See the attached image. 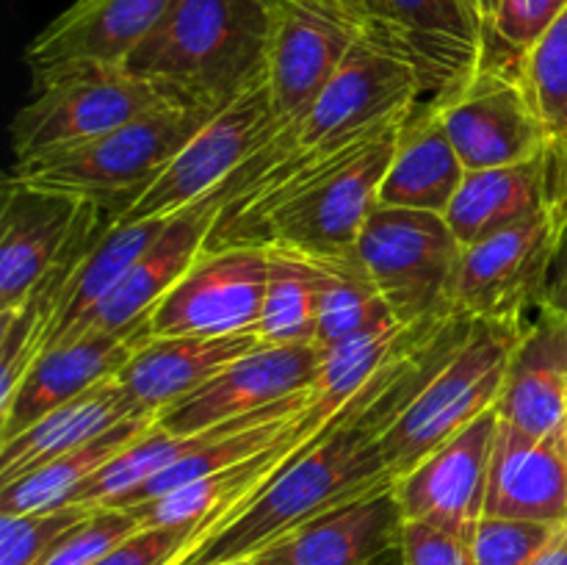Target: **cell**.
I'll use <instances>...</instances> for the list:
<instances>
[{
  "mask_svg": "<svg viewBox=\"0 0 567 565\" xmlns=\"http://www.w3.org/2000/svg\"><path fill=\"white\" fill-rule=\"evenodd\" d=\"M410 114V111H408ZM341 147L308 150L297 127L277 136L210 197L219 210L205 253L233 247L310 255L352 253L391 164L404 116Z\"/></svg>",
  "mask_w": 567,
  "mask_h": 565,
  "instance_id": "6da1fadb",
  "label": "cell"
},
{
  "mask_svg": "<svg viewBox=\"0 0 567 565\" xmlns=\"http://www.w3.org/2000/svg\"><path fill=\"white\" fill-rule=\"evenodd\" d=\"M275 0H172L127 59L177 105L219 114L264 81Z\"/></svg>",
  "mask_w": 567,
  "mask_h": 565,
  "instance_id": "7a4b0ae2",
  "label": "cell"
},
{
  "mask_svg": "<svg viewBox=\"0 0 567 565\" xmlns=\"http://www.w3.org/2000/svg\"><path fill=\"white\" fill-rule=\"evenodd\" d=\"M210 116L203 109L164 105L78 147L14 161L6 181L94 205L116 225Z\"/></svg>",
  "mask_w": 567,
  "mask_h": 565,
  "instance_id": "3957f363",
  "label": "cell"
},
{
  "mask_svg": "<svg viewBox=\"0 0 567 565\" xmlns=\"http://www.w3.org/2000/svg\"><path fill=\"white\" fill-rule=\"evenodd\" d=\"M529 321L474 319L465 341L430 377L413 402L382 432L380 449L391 476L408 474L426 454L496 410L509 355Z\"/></svg>",
  "mask_w": 567,
  "mask_h": 565,
  "instance_id": "277c9868",
  "label": "cell"
},
{
  "mask_svg": "<svg viewBox=\"0 0 567 565\" xmlns=\"http://www.w3.org/2000/svg\"><path fill=\"white\" fill-rule=\"evenodd\" d=\"M177 105L127 66H64L33 78L31 100L11 122L14 161L78 147L138 116Z\"/></svg>",
  "mask_w": 567,
  "mask_h": 565,
  "instance_id": "5b68a950",
  "label": "cell"
},
{
  "mask_svg": "<svg viewBox=\"0 0 567 565\" xmlns=\"http://www.w3.org/2000/svg\"><path fill=\"white\" fill-rule=\"evenodd\" d=\"M354 255L402 325L452 316L463 244L446 216L377 205L354 244Z\"/></svg>",
  "mask_w": 567,
  "mask_h": 565,
  "instance_id": "8992f818",
  "label": "cell"
},
{
  "mask_svg": "<svg viewBox=\"0 0 567 565\" xmlns=\"http://www.w3.org/2000/svg\"><path fill=\"white\" fill-rule=\"evenodd\" d=\"M565 222L548 205L540 214L463 247L452 288V314L468 319L529 321L546 305Z\"/></svg>",
  "mask_w": 567,
  "mask_h": 565,
  "instance_id": "52a82bcc",
  "label": "cell"
},
{
  "mask_svg": "<svg viewBox=\"0 0 567 565\" xmlns=\"http://www.w3.org/2000/svg\"><path fill=\"white\" fill-rule=\"evenodd\" d=\"M266 81L210 116L120 222L172 219L219 192L280 131Z\"/></svg>",
  "mask_w": 567,
  "mask_h": 565,
  "instance_id": "ba28073f",
  "label": "cell"
},
{
  "mask_svg": "<svg viewBox=\"0 0 567 565\" xmlns=\"http://www.w3.org/2000/svg\"><path fill=\"white\" fill-rule=\"evenodd\" d=\"M426 103L441 120L465 172L524 164L548 153V138L518 75V61H487Z\"/></svg>",
  "mask_w": 567,
  "mask_h": 565,
  "instance_id": "9c48e42d",
  "label": "cell"
},
{
  "mask_svg": "<svg viewBox=\"0 0 567 565\" xmlns=\"http://www.w3.org/2000/svg\"><path fill=\"white\" fill-rule=\"evenodd\" d=\"M424 100L419 72L388 44L360 37L297 125V144L308 150L341 147L408 114Z\"/></svg>",
  "mask_w": 567,
  "mask_h": 565,
  "instance_id": "30bf717a",
  "label": "cell"
},
{
  "mask_svg": "<svg viewBox=\"0 0 567 565\" xmlns=\"http://www.w3.org/2000/svg\"><path fill=\"white\" fill-rule=\"evenodd\" d=\"M363 28L324 0H275L264 81L280 125L297 127Z\"/></svg>",
  "mask_w": 567,
  "mask_h": 565,
  "instance_id": "8fae6325",
  "label": "cell"
},
{
  "mask_svg": "<svg viewBox=\"0 0 567 565\" xmlns=\"http://www.w3.org/2000/svg\"><path fill=\"white\" fill-rule=\"evenodd\" d=\"M266 282V249L233 247L203 253L147 316L150 336L255 332Z\"/></svg>",
  "mask_w": 567,
  "mask_h": 565,
  "instance_id": "7c38bea8",
  "label": "cell"
},
{
  "mask_svg": "<svg viewBox=\"0 0 567 565\" xmlns=\"http://www.w3.org/2000/svg\"><path fill=\"white\" fill-rule=\"evenodd\" d=\"M365 37L419 72L424 100L487 64V28L474 0H377Z\"/></svg>",
  "mask_w": 567,
  "mask_h": 565,
  "instance_id": "4fadbf2b",
  "label": "cell"
},
{
  "mask_svg": "<svg viewBox=\"0 0 567 565\" xmlns=\"http://www.w3.org/2000/svg\"><path fill=\"white\" fill-rule=\"evenodd\" d=\"M319 343H260L227 363L219 374L158 413V424L175 435H197L238 415L269 410L308 391L321 369Z\"/></svg>",
  "mask_w": 567,
  "mask_h": 565,
  "instance_id": "5bb4252c",
  "label": "cell"
},
{
  "mask_svg": "<svg viewBox=\"0 0 567 565\" xmlns=\"http://www.w3.org/2000/svg\"><path fill=\"white\" fill-rule=\"evenodd\" d=\"M498 413L491 410L463 432L426 454L408 474L393 480V496L404 521L435 526L474 541L485 515L487 469L496 441Z\"/></svg>",
  "mask_w": 567,
  "mask_h": 565,
  "instance_id": "9a60e30c",
  "label": "cell"
},
{
  "mask_svg": "<svg viewBox=\"0 0 567 565\" xmlns=\"http://www.w3.org/2000/svg\"><path fill=\"white\" fill-rule=\"evenodd\" d=\"M147 336L144 321L131 330H86L50 343L25 371L9 402L0 408V441L20 435L59 404L120 374Z\"/></svg>",
  "mask_w": 567,
  "mask_h": 565,
  "instance_id": "2e32d148",
  "label": "cell"
},
{
  "mask_svg": "<svg viewBox=\"0 0 567 565\" xmlns=\"http://www.w3.org/2000/svg\"><path fill=\"white\" fill-rule=\"evenodd\" d=\"M172 0H75L25 48L31 78L64 66H125Z\"/></svg>",
  "mask_w": 567,
  "mask_h": 565,
  "instance_id": "e0dca14e",
  "label": "cell"
},
{
  "mask_svg": "<svg viewBox=\"0 0 567 565\" xmlns=\"http://www.w3.org/2000/svg\"><path fill=\"white\" fill-rule=\"evenodd\" d=\"M92 205L3 181L0 310L14 308L66 255Z\"/></svg>",
  "mask_w": 567,
  "mask_h": 565,
  "instance_id": "ac0fdd59",
  "label": "cell"
},
{
  "mask_svg": "<svg viewBox=\"0 0 567 565\" xmlns=\"http://www.w3.org/2000/svg\"><path fill=\"white\" fill-rule=\"evenodd\" d=\"M485 515L565 524L567 430L537 438L498 419L487 469Z\"/></svg>",
  "mask_w": 567,
  "mask_h": 565,
  "instance_id": "d6986e66",
  "label": "cell"
},
{
  "mask_svg": "<svg viewBox=\"0 0 567 565\" xmlns=\"http://www.w3.org/2000/svg\"><path fill=\"white\" fill-rule=\"evenodd\" d=\"M402 510L393 485L343 504L236 565H374L399 548Z\"/></svg>",
  "mask_w": 567,
  "mask_h": 565,
  "instance_id": "ffe728a7",
  "label": "cell"
},
{
  "mask_svg": "<svg viewBox=\"0 0 567 565\" xmlns=\"http://www.w3.org/2000/svg\"><path fill=\"white\" fill-rule=\"evenodd\" d=\"M216 210H219V203L214 197H205L203 203L192 205V208L181 210L177 216L166 219L164 230L138 255V260L127 271L125 280L66 338L81 336L86 330L116 332L144 325L147 316L153 314L155 305L164 299V294L205 253V242H208ZM66 338H61V341H66Z\"/></svg>",
  "mask_w": 567,
  "mask_h": 565,
  "instance_id": "44dd1931",
  "label": "cell"
},
{
  "mask_svg": "<svg viewBox=\"0 0 567 565\" xmlns=\"http://www.w3.org/2000/svg\"><path fill=\"white\" fill-rule=\"evenodd\" d=\"M498 419L526 435L546 438L567 430V314L543 305L520 332L502 397Z\"/></svg>",
  "mask_w": 567,
  "mask_h": 565,
  "instance_id": "7402d4cb",
  "label": "cell"
},
{
  "mask_svg": "<svg viewBox=\"0 0 567 565\" xmlns=\"http://www.w3.org/2000/svg\"><path fill=\"white\" fill-rule=\"evenodd\" d=\"M255 347H260L255 332L147 336L122 366L116 380L142 413L158 415Z\"/></svg>",
  "mask_w": 567,
  "mask_h": 565,
  "instance_id": "603a6c76",
  "label": "cell"
},
{
  "mask_svg": "<svg viewBox=\"0 0 567 565\" xmlns=\"http://www.w3.org/2000/svg\"><path fill=\"white\" fill-rule=\"evenodd\" d=\"M465 177L457 150L426 100L410 109L399 127L391 164L377 192V205L446 214Z\"/></svg>",
  "mask_w": 567,
  "mask_h": 565,
  "instance_id": "cb8c5ba5",
  "label": "cell"
},
{
  "mask_svg": "<svg viewBox=\"0 0 567 565\" xmlns=\"http://www.w3.org/2000/svg\"><path fill=\"white\" fill-rule=\"evenodd\" d=\"M133 415L150 413H142L133 404L116 377L78 393L75 399L33 421L20 435L0 441V485H9L17 476L50 463L59 454L83 446Z\"/></svg>",
  "mask_w": 567,
  "mask_h": 565,
  "instance_id": "d4e9b609",
  "label": "cell"
},
{
  "mask_svg": "<svg viewBox=\"0 0 567 565\" xmlns=\"http://www.w3.org/2000/svg\"><path fill=\"white\" fill-rule=\"evenodd\" d=\"M551 205L548 153L524 164L465 172L446 216L463 247L513 227Z\"/></svg>",
  "mask_w": 567,
  "mask_h": 565,
  "instance_id": "484cf974",
  "label": "cell"
},
{
  "mask_svg": "<svg viewBox=\"0 0 567 565\" xmlns=\"http://www.w3.org/2000/svg\"><path fill=\"white\" fill-rule=\"evenodd\" d=\"M155 419L158 415H133L83 446L59 454L50 463L17 476L9 485H0V515L39 513L70 504L86 480H92L127 443L136 441Z\"/></svg>",
  "mask_w": 567,
  "mask_h": 565,
  "instance_id": "4316f807",
  "label": "cell"
},
{
  "mask_svg": "<svg viewBox=\"0 0 567 565\" xmlns=\"http://www.w3.org/2000/svg\"><path fill=\"white\" fill-rule=\"evenodd\" d=\"M166 219H144V222H116L100 236L92 253L83 258L75 280H72L70 299L64 305L59 327H55L50 343L70 336L97 305L111 297L116 286L125 280L127 271L138 260V255L153 244V238L164 230ZM48 343V347H50Z\"/></svg>",
  "mask_w": 567,
  "mask_h": 565,
  "instance_id": "83f0119b",
  "label": "cell"
},
{
  "mask_svg": "<svg viewBox=\"0 0 567 565\" xmlns=\"http://www.w3.org/2000/svg\"><path fill=\"white\" fill-rule=\"evenodd\" d=\"M269 253V282L264 291L255 336L260 343H316L319 332V269L313 258L288 249Z\"/></svg>",
  "mask_w": 567,
  "mask_h": 565,
  "instance_id": "f1b7e54d",
  "label": "cell"
},
{
  "mask_svg": "<svg viewBox=\"0 0 567 565\" xmlns=\"http://www.w3.org/2000/svg\"><path fill=\"white\" fill-rule=\"evenodd\" d=\"M313 264L319 269V332H316V343L321 349H330L332 343L354 336L363 327L393 316L371 282L369 271L354 255V249L343 255H321V258H313Z\"/></svg>",
  "mask_w": 567,
  "mask_h": 565,
  "instance_id": "f546056e",
  "label": "cell"
},
{
  "mask_svg": "<svg viewBox=\"0 0 567 565\" xmlns=\"http://www.w3.org/2000/svg\"><path fill=\"white\" fill-rule=\"evenodd\" d=\"M518 75L548 138V153L567 142V6L518 59Z\"/></svg>",
  "mask_w": 567,
  "mask_h": 565,
  "instance_id": "4dcf8cb0",
  "label": "cell"
},
{
  "mask_svg": "<svg viewBox=\"0 0 567 565\" xmlns=\"http://www.w3.org/2000/svg\"><path fill=\"white\" fill-rule=\"evenodd\" d=\"M92 510L83 504H64L39 513L0 515V565H37L44 552Z\"/></svg>",
  "mask_w": 567,
  "mask_h": 565,
  "instance_id": "1f68e13d",
  "label": "cell"
},
{
  "mask_svg": "<svg viewBox=\"0 0 567 565\" xmlns=\"http://www.w3.org/2000/svg\"><path fill=\"white\" fill-rule=\"evenodd\" d=\"M567 0H502L487 20V61L515 64L565 11Z\"/></svg>",
  "mask_w": 567,
  "mask_h": 565,
  "instance_id": "d6a6232c",
  "label": "cell"
},
{
  "mask_svg": "<svg viewBox=\"0 0 567 565\" xmlns=\"http://www.w3.org/2000/svg\"><path fill=\"white\" fill-rule=\"evenodd\" d=\"M136 530L142 526L131 510L94 507L86 518L66 530L37 565H92Z\"/></svg>",
  "mask_w": 567,
  "mask_h": 565,
  "instance_id": "836d02e7",
  "label": "cell"
},
{
  "mask_svg": "<svg viewBox=\"0 0 567 565\" xmlns=\"http://www.w3.org/2000/svg\"><path fill=\"white\" fill-rule=\"evenodd\" d=\"M559 526L537 524V521L496 518L482 515L474 532L476 565H532L537 554L551 543Z\"/></svg>",
  "mask_w": 567,
  "mask_h": 565,
  "instance_id": "e575fe53",
  "label": "cell"
},
{
  "mask_svg": "<svg viewBox=\"0 0 567 565\" xmlns=\"http://www.w3.org/2000/svg\"><path fill=\"white\" fill-rule=\"evenodd\" d=\"M199 535L203 524L136 530L92 565H172Z\"/></svg>",
  "mask_w": 567,
  "mask_h": 565,
  "instance_id": "d590c367",
  "label": "cell"
},
{
  "mask_svg": "<svg viewBox=\"0 0 567 565\" xmlns=\"http://www.w3.org/2000/svg\"><path fill=\"white\" fill-rule=\"evenodd\" d=\"M399 557L402 565H476L471 541L415 521L402 524Z\"/></svg>",
  "mask_w": 567,
  "mask_h": 565,
  "instance_id": "8d00e7d4",
  "label": "cell"
},
{
  "mask_svg": "<svg viewBox=\"0 0 567 565\" xmlns=\"http://www.w3.org/2000/svg\"><path fill=\"white\" fill-rule=\"evenodd\" d=\"M548 188H551L554 210L567 227V142L548 153Z\"/></svg>",
  "mask_w": 567,
  "mask_h": 565,
  "instance_id": "74e56055",
  "label": "cell"
},
{
  "mask_svg": "<svg viewBox=\"0 0 567 565\" xmlns=\"http://www.w3.org/2000/svg\"><path fill=\"white\" fill-rule=\"evenodd\" d=\"M546 305L548 308L567 314V227L563 233V242H559V253H557V260H554L551 277H548Z\"/></svg>",
  "mask_w": 567,
  "mask_h": 565,
  "instance_id": "f35d334b",
  "label": "cell"
},
{
  "mask_svg": "<svg viewBox=\"0 0 567 565\" xmlns=\"http://www.w3.org/2000/svg\"><path fill=\"white\" fill-rule=\"evenodd\" d=\"M324 3H330L332 9H338V11H343L347 17H352V20L363 28V33L369 31L371 22H374L377 0H324Z\"/></svg>",
  "mask_w": 567,
  "mask_h": 565,
  "instance_id": "ab89813d",
  "label": "cell"
},
{
  "mask_svg": "<svg viewBox=\"0 0 567 565\" xmlns=\"http://www.w3.org/2000/svg\"><path fill=\"white\" fill-rule=\"evenodd\" d=\"M532 565H567V521L559 524L557 535H554L551 543L537 554V559Z\"/></svg>",
  "mask_w": 567,
  "mask_h": 565,
  "instance_id": "60d3db41",
  "label": "cell"
},
{
  "mask_svg": "<svg viewBox=\"0 0 567 565\" xmlns=\"http://www.w3.org/2000/svg\"><path fill=\"white\" fill-rule=\"evenodd\" d=\"M474 3H476V9H480L482 20H485V25H487V20L496 14V9L502 6V0H474Z\"/></svg>",
  "mask_w": 567,
  "mask_h": 565,
  "instance_id": "b9f144b4",
  "label": "cell"
}]
</instances>
